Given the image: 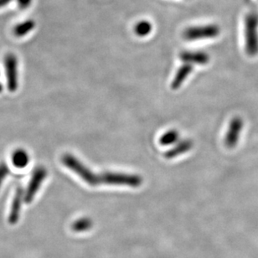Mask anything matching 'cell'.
<instances>
[{"mask_svg": "<svg viewBox=\"0 0 258 258\" xmlns=\"http://www.w3.org/2000/svg\"><path fill=\"white\" fill-rule=\"evenodd\" d=\"M10 174V170L5 163H0V187L2 185L3 182L5 181L8 174Z\"/></svg>", "mask_w": 258, "mask_h": 258, "instance_id": "e0dca14e", "label": "cell"}, {"mask_svg": "<svg viewBox=\"0 0 258 258\" xmlns=\"http://www.w3.org/2000/svg\"><path fill=\"white\" fill-rule=\"evenodd\" d=\"M92 221L87 217L80 218L72 224V228L76 232H84L92 228Z\"/></svg>", "mask_w": 258, "mask_h": 258, "instance_id": "5bb4252c", "label": "cell"}, {"mask_svg": "<svg viewBox=\"0 0 258 258\" xmlns=\"http://www.w3.org/2000/svg\"><path fill=\"white\" fill-rule=\"evenodd\" d=\"M242 126L243 122L240 117H235L231 120L225 139V144L228 148H233L237 144Z\"/></svg>", "mask_w": 258, "mask_h": 258, "instance_id": "52a82bcc", "label": "cell"}, {"mask_svg": "<svg viewBox=\"0 0 258 258\" xmlns=\"http://www.w3.org/2000/svg\"><path fill=\"white\" fill-rule=\"evenodd\" d=\"M5 71L7 77L8 88L10 92H15L19 85L17 58L13 54H8L5 57Z\"/></svg>", "mask_w": 258, "mask_h": 258, "instance_id": "8992f818", "label": "cell"}, {"mask_svg": "<svg viewBox=\"0 0 258 258\" xmlns=\"http://www.w3.org/2000/svg\"><path fill=\"white\" fill-rule=\"evenodd\" d=\"M179 132L176 130H169L160 137L159 144L163 146H169V145L176 144L179 140Z\"/></svg>", "mask_w": 258, "mask_h": 258, "instance_id": "4fadbf2b", "label": "cell"}, {"mask_svg": "<svg viewBox=\"0 0 258 258\" xmlns=\"http://www.w3.org/2000/svg\"><path fill=\"white\" fill-rule=\"evenodd\" d=\"M99 175L101 184L138 188L143 184L142 177L138 174H125L119 172H104Z\"/></svg>", "mask_w": 258, "mask_h": 258, "instance_id": "3957f363", "label": "cell"}, {"mask_svg": "<svg viewBox=\"0 0 258 258\" xmlns=\"http://www.w3.org/2000/svg\"><path fill=\"white\" fill-rule=\"evenodd\" d=\"M179 57L184 63L191 64H206L210 60V56L202 51H184L180 53Z\"/></svg>", "mask_w": 258, "mask_h": 258, "instance_id": "ba28073f", "label": "cell"}, {"mask_svg": "<svg viewBox=\"0 0 258 258\" xmlns=\"http://www.w3.org/2000/svg\"><path fill=\"white\" fill-rule=\"evenodd\" d=\"M23 197H25L24 191L21 188H18L15 192V198L13 200L12 206H11V211H10V219H9L10 224H15L17 222L20 216Z\"/></svg>", "mask_w": 258, "mask_h": 258, "instance_id": "8fae6325", "label": "cell"}, {"mask_svg": "<svg viewBox=\"0 0 258 258\" xmlns=\"http://www.w3.org/2000/svg\"><path fill=\"white\" fill-rule=\"evenodd\" d=\"M245 49L247 55L255 56L258 54V15L251 12L244 20Z\"/></svg>", "mask_w": 258, "mask_h": 258, "instance_id": "7a4b0ae2", "label": "cell"}, {"mask_svg": "<svg viewBox=\"0 0 258 258\" xmlns=\"http://www.w3.org/2000/svg\"><path fill=\"white\" fill-rule=\"evenodd\" d=\"M193 141L190 139H184L182 141L177 142L171 149H169L164 154V157L168 159H174L189 152L193 148Z\"/></svg>", "mask_w": 258, "mask_h": 258, "instance_id": "9c48e42d", "label": "cell"}, {"mask_svg": "<svg viewBox=\"0 0 258 258\" xmlns=\"http://www.w3.org/2000/svg\"><path fill=\"white\" fill-rule=\"evenodd\" d=\"M152 31L151 23L147 21V20H143L138 23L134 26V32L139 37H144L150 34Z\"/></svg>", "mask_w": 258, "mask_h": 258, "instance_id": "9a60e30c", "label": "cell"}, {"mask_svg": "<svg viewBox=\"0 0 258 258\" xmlns=\"http://www.w3.org/2000/svg\"><path fill=\"white\" fill-rule=\"evenodd\" d=\"M1 91H2V87L0 86V92H1Z\"/></svg>", "mask_w": 258, "mask_h": 258, "instance_id": "ac0fdd59", "label": "cell"}, {"mask_svg": "<svg viewBox=\"0 0 258 258\" xmlns=\"http://www.w3.org/2000/svg\"><path fill=\"white\" fill-rule=\"evenodd\" d=\"M33 27H34V23L27 22L25 23V24H23L16 30V35H19V36H23L26 33L30 32V30H32Z\"/></svg>", "mask_w": 258, "mask_h": 258, "instance_id": "2e32d148", "label": "cell"}, {"mask_svg": "<svg viewBox=\"0 0 258 258\" xmlns=\"http://www.w3.org/2000/svg\"><path fill=\"white\" fill-rule=\"evenodd\" d=\"M12 163L18 169H24L30 164V155L24 149H17L13 153Z\"/></svg>", "mask_w": 258, "mask_h": 258, "instance_id": "7c38bea8", "label": "cell"}, {"mask_svg": "<svg viewBox=\"0 0 258 258\" xmlns=\"http://www.w3.org/2000/svg\"><path fill=\"white\" fill-rule=\"evenodd\" d=\"M192 71H193V64H188V63H184L183 66L179 67L176 74L174 76V79L172 81V89L177 90L181 87L184 81L187 79V77L191 74Z\"/></svg>", "mask_w": 258, "mask_h": 258, "instance_id": "30bf717a", "label": "cell"}, {"mask_svg": "<svg viewBox=\"0 0 258 258\" xmlns=\"http://www.w3.org/2000/svg\"><path fill=\"white\" fill-rule=\"evenodd\" d=\"M61 162L67 169L74 172L75 174L84 180L87 184L91 186H97L100 184L99 174H95L92 169H90L87 165H85L81 160L77 159L72 154H64L61 158Z\"/></svg>", "mask_w": 258, "mask_h": 258, "instance_id": "6da1fadb", "label": "cell"}, {"mask_svg": "<svg viewBox=\"0 0 258 258\" xmlns=\"http://www.w3.org/2000/svg\"><path fill=\"white\" fill-rule=\"evenodd\" d=\"M221 30L218 25H206L187 28L183 33V37L186 40L213 39L220 35Z\"/></svg>", "mask_w": 258, "mask_h": 258, "instance_id": "277c9868", "label": "cell"}, {"mask_svg": "<svg viewBox=\"0 0 258 258\" xmlns=\"http://www.w3.org/2000/svg\"><path fill=\"white\" fill-rule=\"evenodd\" d=\"M46 176L47 170L45 167H38L35 169L25 194V201L26 203L30 204L34 200Z\"/></svg>", "mask_w": 258, "mask_h": 258, "instance_id": "5b68a950", "label": "cell"}]
</instances>
